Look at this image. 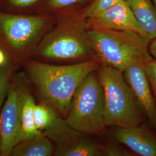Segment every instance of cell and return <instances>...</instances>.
<instances>
[{
  "label": "cell",
  "mask_w": 156,
  "mask_h": 156,
  "mask_svg": "<svg viewBox=\"0 0 156 156\" xmlns=\"http://www.w3.org/2000/svg\"><path fill=\"white\" fill-rule=\"evenodd\" d=\"M100 66L95 58L68 64L31 58L24 62L21 68L39 101L51 106L65 119L79 86L88 74L97 71Z\"/></svg>",
  "instance_id": "cell-1"
},
{
  "label": "cell",
  "mask_w": 156,
  "mask_h": 156,
  "mask_svg": "<svg viewBox=\"0 0 156 156\" xmlns=\"http://www.w3.org/2000/svg\"><path fill=\"white\" fill-rule=\"evenodd\" d=\"M54 16L53 25L41 39L32 58L57 64L94 58L89 36L90 26L82 10L60 12Z\"/></svg>",
  "instance_id": "cell-2"
},
{
  "label": "cell",
  "mask_w": 156,
  "mask_h": 156,
  "mask_svg": "<svg viewBox=\"0 0 156 156\" xmlns=\"http://www.w3.org/2000/svg\"><path fill=\"white\" fill-rule=\"evenodd\" d=\"M89 36L94 58L102 66L123 72L135 65L144 67L153 58L151 39L136 32L90 27Z\"/></svg>",
  "instance_id": "cell-3"
},
{
  "label": "cell",
  "mask_w": 156,
  "mask_h": 156,
  "mask_svg": "<svg viewBox=\"0 0 156 156\" xmlns=\"http://www.w3.org/2000/svg\"><path fill=\"white\" fill-rule=\"evenodd\" d=\"M54 21L51 15H18L0 11V48L14 67L19 69L32 58Z\"/></svg>",
  "instance_id": "cell-4"
},
{
  "label": "cell",
  "mask_w": 156,
  "mask_h": 156,
  "mask_svg": "<svg viewBox=\"0 0 156 156\" xmlns=\"http://www.w3.org/2000/svg\"><path fill=\"white\" fill-rule=\"evenodd\" d=\"M97 73L104 94L106 126H137L143 120V111L123 72L100 65Z\"/></svg>",
  "instance_id": "cell-5"
},
{
  "label": "cell",
  "mask_w": 156,
  "mask_h": 156,
  "mask_svg": "<svg viewBox=\"0 0 156 156\" xmlns=\"http://www.w3.org/2000/svg\"><path fill=\"white\" fill-rule=\"evenodd\" d=\"M97 71L88 74L79 86L65 119L71 127L91 135H102L106 127L104 90Z\"/></svg>",
  "instance_id": "cell-6"
},
{
  "label": "cell",
  "mask_w": 156,
  "mask_h": 156,
  "mask_svg": "<svg viewBox=\"0 0 156 156\" xmlns=\"http://www.w3.org/2000/svg\"><path fill=\"white\" fill-rule=\"evenodd\" d=\"M30 84L23 71L12 78L5 100L0 112V156H9L12 147L22 141L23 102Z\"/></svg>",
  "instance_id": "cell-7"
},
{
  "label": "cell",
  "mask_w": 156,
  "mask_h": 156,
  "mask_svg": "<svg viewBox=\"0 0 156 156\" xmlns=\"http://www.w3.org/2000/svg\"><path fill=\"white\" fill-rule=\"evenodd\" d=\"M42 133L56 145L53 156H102L103 146L94 140L91 135L71 127L60 116Z\"/></svg>",
  "instance_id": "cell-8"
},
{
  "label": "cell",
  "mask_w": 156,
  "mask_h": 156,
  "mask_svg": "<svg viewBox=\"0 0 156 156\" xmlns=\"http://www.w3.org/2000/svg\"><path fill=\"white\" fill-rule=\"evenodd\" d=\"M87 20L90 27L132 31L148 38L135 19L126 0L118 2L105 11L87 19Z\"/></svg>",
  "instance_id": "cell-9"
},
{
  "label": "cell",
  "mask_w": 156,
  "mask_h": 156,
  "mask_svg": "<svg viewBox=\"0 0 156 156\" xmlns=\"http://www.w3.org/2000/svg\"><path fill=\"white\" fill-rule=\"evenodd\" d=\"M123 73L140 106L156 131V102L144 67L140 65L133 66Z\"/></svg>",
  "instance_id": "cell-10"
},
{
  "label": "cell",
  "mask_w": 156,
  "mask_h": 156,
  "mask_svg": "<svg viewBox=\"0 0 156 156\" xmlns=\"http://www.w3.org/2000/svg\"><path fill=\"white\" fill-rule=\"evenodd\" d=\"M112 136L139 156H156V136L143 126L116 127Z\"/></svg>",
  "instance_id": "cell-11"
},
{
  "label": "cell",
  "mask_w": 156,
  "mask_h": 156,
  "mask_svg": "<svg viewBox=\"0 0 156 156\" xmlns=\"http://www.w3.org/2000/svg\"><path fill=\"white\" fill-rule=\"evenodd\" d=\"M55 151L52 140L41 132L14 146L9 156H51L54 155Z\"/></svg>",
  "instance_id": "cell-12"
},
{
  "label": "cell",
  "mask_w": 156,
  "mask_h": 156,
  "mask_svg": "<svg viewBox=\"0 0 156 156\" xmlns=\"http://www.w3.org/2000/svg\"><path fill=\"white\" fill-rule=\"evenodd\" d=\"M129 8L147 37L156 38V5L153 0H126Z\"/></svg>",
  "instance_id": "cell-13"
},
{
  "label": "cell",
  "mask_w": 156,
  "mask_h": 156,
  "mask_svg": "<svg viewBox=\"0 0 156 156\" xmlns=\"http://www.w3.org/2000/svg\"><path fill=\"white\" fill-rule=\"evenodd\" d=\"M37 104L35 95L30 85L23 99L21 128L22 140H27L41 133L36 127L34 118V109Z\"/></svg>",
  "instance_id": "cell-14"
},
{
  "label": "cell",
  "mask_w": 156,
  "mask_h": 156,
  "mask_svg": "<svg viewBox=\"0 0 156 156\" xmlns=\"http://www.w3.org/2000/svg\"><path fill=\"white\" fill-rule=\"evenodd\" d=\"M46 0H0V11L18 15H37Z\"/></svg>",
  "instance_id": "cell-15"
},
{
  "label": "cell",
  "mask_w": 156,
  "mask_h": 156,
  "mask_svg": "<svg viewBox=\"0 0 156 156\" xmlns=\"http://www.w3.org/2000/svg\"><path fill=\"white\" fill-rule=\"evenodd\" d=\"M93 0H46L39 14L54 15L60 12L83 10Z\"/></svg>",
  "instance_id": "cell-16"
},
{
  "label": "cell",
  "mask_w": 156,
  "mask_h": 156,
  "mask_svg": "<svg viewBox=\"0 0 156 156\" xmlns=\"http://www.w3.org/2000/svg\"><path fill=\"white\" fill-rule=\"evenodd\" d=\"M59 116L51 106L44 102L39 101L34 109L35 124L38 130L41 132L49 128Z\"/></svg>",
  "instance_id": "cell-17"
},
{
  "label": "cell",
  "mask_w": 156,
  "mask_h": 156,
  "mask_svg": "<svg viewBox=\"0 0 156 156\" xmlns=\"http://www.w3.org/2000/svg\"><path fill=\"white\" fill-rule=\"evenodd\" d=\"M18 69L11 64L0 68V112L8 94L12 78Z\"/></svg>",
  "instance_id": "cell-18"
},
{
  "label": "cell",
  "mask_w": 156,
  "mask_h": 156,
  "mask_svg": "<svg viewBox=\"0 0 156 156\" xmlns=\"http://www.w3.org/2000/svg\"><path fill=\"white\" fill-rule=\"evenodd\" d=\"M122 1L126 0H93L82 10V12L84 16L87 19H89L105 11Z\"/></svg>",
  "instance_id": "cell-19"
},
{
  "label": "cell",
  "mask_w": 156,
  "mask_h": 156,
  "mask_svg": "<svg viewBox=\"0 0 156 156\" xmlns=\"http://www.w3.org/2000/svg\"><path fill=\"white\" fill-rule=\"evenodd\" d=\"M144 69L156 102V60L153 58L147 62Z\"/></svg>",
  "instance_id": "cell-20"
},
{
  "label": "cell",
  "mask_w": 156,
  "mask_h": 156,
  "mask_svg": "<svg viewBox=\"0 0 156 156\" xmlns=\"http://www.w3.org/2000/svg\"><path fill=\"white\" fill-rule=\"evenodd\" d=\"M102 156H133L131 153L115 142H110L104 146Z\"/></svg>",
  "instance_id": "cell-21"
},
{
  "label": "cell",
  "mask_w": 156,
  "mask_h": 156,
  "mask_svg": "<svg viewBox=\"0 0 156 156\" xmlns=\"http://www.w3.org/2000/svg\"><path fill=\"white\" fill-rule=\"evenodd\" d=\"M10 64H11V62L7 55L6 54L5 52L0 48V68L5 67Z\"/></svg>",
  "instance_id": "cell-22"
},
{
  "label": "cell",
  "mask_w": 156,
  "mask_h": 156,
  "mask_svg": "<svg viewBox=\"0 0 156 156\" xmlns=\"http://www.w3.org/2000/svg\"><path fill=\"white\" fill-rule=\"evenodd\" d=\"M149 49L151 57L156 60V38L151 40L149 46Z\"/></svg>",
  "instance_id": "cell-23"
},
{
  "label": "cell",
  "mask_w": 156,
  "mask_h": 156,
  "mask_svg": "<svg viewBox=\"0 0 156 156\" xmlns=\"http://www.w3.org/2000/svg\"><path fill=\"white\" fill-rule=\"evenodd\" d=\"M153 2H154V3L156 4V0H153Z\"/></svg>",
  "instance_id": "cell-24"
}]
</instances>
